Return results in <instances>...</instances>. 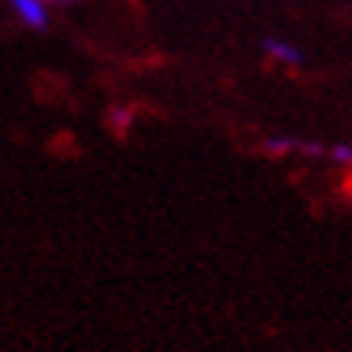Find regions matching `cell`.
<instances>
[{"mask_svg": "<svg viewBox=\"0 0 352 352\" xmlns=\"http://www.w3.org/2000/svg\"><path fill=\"white\" fill-rule=\"evenodd\" d=\"M262 52L272 55V58L281 62V65H300L304 62V52H300L298 45L285 43V39H275V36H265V39H262Z\"/></svg>", "mask_w": 352, "mask_h": 352, "instance_id": "obj_2", "label": "cell"}, {"mask_svg": "<svg viewBox=\"0 0 352 352\" xmlns=\"http://www.w3.org/2000/svg\"><path fill=\"white\" fill-rule=\"evenodd\" d=\"M327 155H330L336 165H352V146H346V142H340V146H330V149H327Z\"/></svg>", "mask_w": 352, "mask_h": 352, "instance_id": "obj_4", "label": "cell"}, {"mask_svg": "<svg viewBox=\"0 0 352 352\" xmlns=\"http://www.w3.org/2000/svg\"><path fill=\"white\" fill-rule=\"evenodd\" d=\"M110 120H113V123H117V126L123 129V126L129 123V113H126V110H113V113H110Z\"/></svg>", "mask_w": 352, "mask_h": 352, "instance_id": "obj_5", "label": "cell"}, {"mask_svg": "<svg viewBox=\"0 0 352 352\" xmlns=\"http://www.w3.org/2000/svg\"><path fill=\"white\" fill-rule=\"evenodd\" d=\"M298 149V139L291 136H272L265 139V152L268 155H285V152H294Z\"/></svg>", "mask_w": 352, "mask_h": 352, "instance_id": "obj_3", "label": "cell"}, {"mask_svg": "<svg viewBox=\"0 0 352 352\" xmlns=\"http://www.w3.org/2000/svg\"><path fill=\"white\" fill-rule=\"evenodd\" d=\"M49 7H58V10H65V7H75L78 0H45Z\"/></svg>", "mask_w": 352, "mask_h": 352, "instance_id": "obj_6", "label": "cell"}, {"mask_svg": "<svg viewBox=\"0 0 352 352\" xmlns=\"http://www.w3.org/2000/svg\"><path fill=\"white\" fill-rule=\"evenodd\" d=\"M10 10L20 20V26L32 32H45L52 23V7L45 0H10Z\"/></svg>", "mask_w": 352, "mask_h": 352, "instance_id": "obj_1", "label": "cell"}]
</instances>
